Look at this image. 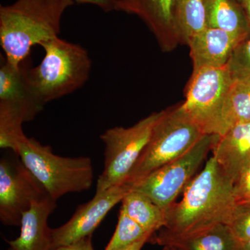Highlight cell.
Here are the masks:
<instances>
[{
  "label": "cell",
  "mask_w": 250,
  "mask_h": 250,
  "mask_svg": "<svg viewBox=\"0 0 250 250\" xmlns=\"http://www.w3.org/2000/svg\"><path fill=\"white\" fill-rule=\"evenodd\" d=\"M236 205L233 182L212 156L186 188L182 201L166 210L165 227L149 242L165 246L226 224Z\"/></svg>",
  "instance_id": "obj_1"
},
{
  "label": "cell",
  "mask_w": 250,
  "mask_h": 250,
  "mask_svg": "<svg viewBox=\"0 0 250 250\" xmlns=\"http://www.w3.org/2000/svg\"><path fill=\"white\" fill-rule=\"evenodd\" d=\"M73 0H17L0 7V45L14 66L31 57L35 45L59 36L61 21Z\"/></svg>",
  "instance_id": "obj_2"
},
{
  "label": "cell",
  "mask_w": 250,
  "mask_h": 250,
  "mask_svg": "<svg viewBox=\"0 0 250 250\" xmlns=\"http://www.w3.org/2000/svg\"><path fill=\"white\" fill-rule=\"evenodd\" d=\"M45 56L40 64L29 69L31 85L44 103L80 89L90 77L92 61L79 44L54 37L42 42Z\"/></svg>",
  "instance_id": "obj_3"
},
{
  "label": "cell",
  "mask_w": 250,
  "mask_h": 250,
  "mask_svg": "<svg viewBox=\"0 0 250 250\" xmlns=\"http://www.w3.org/2000/svg\"><path fill=\"white\" fill-rule=\"evenodd\" d=\"M16 154L54 201L67 193L89 190L93 185V166L89 157L57 155L50 146L27 136L19 143Z\"/></svg>",
  "instance_id": "obj_4"
},
{
  "label": "cell",
  "mask_w": 250,
  "mask_h": 250,
  "mask_svg": "<svg viewBox=\"0 0 250 250\" xmlns=\"http://www.w3.org/2000/svg\"><path fill=\"white\" fill-rule=\"evenodd\" d=\"M31 58L18 66L6 60L0 67V147L14 149L25 136L22 124L33 121L43 110L29 80Z\"/></svg>",
  "instance_id": "obj_5"
},
{
  "label": "cell",
  "mask_w": 250,
  "mask_h": 250,
  "mask_svg": "<svg viewBox=\"0 0 250 250\" xmlns=\"http://www.w3.org/2000/svg\"><path fill=\"white\" fill-rule=\"evenodd\" d=\"M181 108V104L163 111L150 139L126 181L132 186L187 152L204 136Z\"/></svg>",
  "instance_id": "obj_6"
},
{
  "label": "cell",
  "mask_w": 250,
  "mask_h": 250,
  "mask_svg": "<svg viewBox=\"0 0 250 250\" xmlns=\"http://www.w3.org/2000/svg\"><path fill=\"white\" fill-rule=\"evenodd\" d=\"M233 82L228 65L192 71L181 108L204 134L221 136L229 129L226 105Z\"/></svg>",
  "instance_id": "obj_7"
},
{
  "label": "cell",
  "mask_w": 250,
  "mask_h": 250,
  "mask_svg": "<svg viewBox=\"0 0 250 250\" xmlns=\"http://www.w3.org/2000/svg\"><path fill=\"white\" fill-rule=\"evenodd\" d=\"M162 113H152L130 127L110 128L100 136L105 145L104 164L95 193L126 184Z\"/></svg>",
  "instance_id": "obj_8"
},
{
  "label": "cell",
  "mask_w": 250,
  "mask_h": 250,
  "mask_svg": "<svg viewBox=\"0 0 250 250\" xmlns=\"http://www.w3.org/2000/svg\"><path fill=\"white\" fill-rule=\"evenodd\" d=\"M218 137L204 135L187 152L133 184L131 190L144 194L166 212L191 182Z\"/></svg>",
  "instance_id": "obj_9"
},
{
  "label": "cell",
  "mask_w": 250,
  "mask_h": 250,
  "mask_svg": "<svg viewBox=\"0 0 250 250\" xmlns=\"http://www.w3.org/2000/svg\"><path fill=\"white\" fill-rule=\"evenodd\" d=\"M42 184L21 161H0V220L21 226L22 215L33 202L48 196Z\"/></svg>",
  "instance_id": "obj_10"
},
{
  "label": "cell",
  "mask_w": 250,
  "mask_h": 250,
  "mask_svg": "<svg viewBox=\"0 0 250 250\" xmlns=\"http://www.w3.org/2000/svg\"><path fill=\"white\" fill-rule=\"evenodd\" d=\"M131 190V186L125 184L95 193L91 200L77 208L66 223L58 228L52 229L53 250L92 236L108 212L123 201Z\"/></svg>",
  "instance_id": "obj_11"
},
{
  "label": "cell",
  "mask_w": 250,
  "mask_h": 250,
  "mask_svg": "<svg viewBox=\"0 0 250 250\" xmlns=\"http://www.w3.org/2000/svg\"><path fill=\"white\" fill-rule=\"evenodd\" d=\"M176 0H118L116 11L135 15L146 23L164 52L182 44L175 14Z\"/></svg>",
  "instance_id": "obj_12"
},
{
  "label": "cell",
  "mask_w": 250,
  "mask_h": 250,
  "mask_svg": "<svg viewBox=\"0 0 250 250\" xmlns=\"http://www.w3.org/2000/svg\"><path fill=\"white\" fill-rule=\"evenodd\" d=\"M56 207L57 202L49 195L33 202L22 215L19 237L7 241L8 250H53L48 218Z\"/></svg>",
  "instance_id": "obj_13"
},
{
  "label": "cell",
  "mask_w": 250,
  "mask_h": 250,
  "mask_svg": "<svg viewBox=\"0 0 250 250\" xmlns=\"http://www.w3.org/2000/svg\"><path fill=\"white\" fill-rule=\"evenodd\" d=\"M242 41L226 31L207 27L188 42L192 71L205 67L228 65L237 45Z\"/></svg>",
  "instance_id": "obj_14"
},
{
  "label": "cell",
  "mask_w": 250,
  "mask_h": 250,
  "mask_svg": "<svg viewBox=\"0 0 250 250\" xmlns=\"http://www.w3.org/2000/svg\"><path fill=\"white\" fill-rule=\"evenodd\" d=\"M213 156L233 184L250 161V123H238L219 136Z\"/></svg>",
  "instance_id": "obj_15"
},
{
  "label": "cell",
  "mask_w": 250,
  "mask_h": 250,
  "mask_svg": "<svg viewBox=\"0 0 250 250\" xmlns=\"http://www.w3.org/2000/svg\"><path fill=\"white\" fill-rule=\"evenodd\" d=\"M207 27L220 29L241 41L250 36V24L236 0H204Z\"/></svg>",
  "instance_id": "obj_16"
},
{
  "label": "cell",
  "mask_w": 250,
  "mask_h": 250,
  "mask_svg": "<svg viewBox=\"0 0 250 250\" xmlns=\"http://www.w3.org/2000/svg\"><path fill=\"white\" fill-rule=\"evenodd\" d=\"M121 208L147 232L154 235L165 227L166 212L141 192L131 190L122 201Z\"/></svg>",
  "instance_id": "obj_17"
},
{
  "label": "cell",
  "mask_w": 250,
  "mask_h": 250,
  "mask_svg": "<svg viewBox=\"0 0 250 250\" xmlns=\"http://www.w3.org/2000/svg\"><path fill=\"white\" fill-rule=\"evenodd\" d=\"M168 245L178 250H237L236 238L225 224H220L205 232L177 240Z\"/></svg>",
  "instance_id": "obj_18"
},
{
  "label": "cell",
  "mask_w": 250,
  "mask_h": 250,
  "mask_svg": "<svg viewBox=\"0 0 250 250\" xmlns=\"http://www.w3.org/2000/svg\"><path fill=\"white\" fill-rule=\"evenodd\" d=\"M175 14L182 44L207 27L204 0H176Z\"/></svg>",
  "instance_id": "obj_19"
},
{
  "label": "cell",
  "mask_w": 250,
  "mask_h": 250,
  "mask_svg": "<svg viewBox=\"0 0 250 250\" xmlns=\"http://www.w3.org/2000/svg\"><path fill=\"white\" fill-rule=\"evenodd\" d=\"M229 129L238 123H250V83L233 81L226 105Z\"/></svg>",
  "instance_id": "obj_20"
},
{
  "label": "cell",
  "mask_w": 250,
  "mask_h": 250,
  "mask_svg": "<svg viewBox=\"0 0 250 250\" xmlns=\"http://www.w3.org/2000/svg\"><path fill=\"white\" fill-rule=\"evenodd\" d=\"M152 236L130 218L121 208L116 230L104 250H123L143 238H151Z\"/></svg>",
  "instance_id": "obj_21"
},
{
  "label": "cell",
  "mask_w": 250,
  "mask_h": 250,
  "mask_svg": "<svg viewBox=\"0 0 250 250\" xmlns=\"http://www.w3.org/2000/svg\"><path fill=\"white\" fill-rule=\"evenodd\" d=\"M228 65L234 82L250 83V36L237 45Z\"/></svg>",
  "instance_id": "obj_22"
},
{
  "label": "cell",
  "mask_w": 250,
  "mask_h": 250,
  "mask_svg": "<svg viewBox=\"0 0 250 250\" xmlns=\"http://www.w3.org/2000/svg\"><path fill=\"white\" fill-rule=\"evenodd\" d=\"M225 225L237 241L250 238V203L236 204Z\"/></svg>",
  "instance_id": "obj_23"
},
{
  "label": "cell",
  "mask_w": 250,
  "mask_h": 250,
  "mask_svg": "<svg viewBox=\"0 0 250 250\" xmlns=\"http://www.w3.org/2000/svg\"><path fill=\"white\" fill-rule=\"evenodd\" d=\"M236 204L250 203V161L233 184Z\"/></svg>",
  "instance_id": "obj_24"
},
{
  "label": "cell",
  "mask_w": 250,
  "mask_h": 250,
  "mask_svg": "<svg viewBox=\"0 0 250 250\" xmlns=\"http://www.w3.org/2000/svg\"><path fill=\"white\" fill-rule=\"evenodd\" d=\"M73 1L77 4L95 5L104 12H111L116 11L118 0H73Z\"/></svg>",
  "instance_id": "obj_25"
},
{
  "label": "cell",
  "mask_w": 250,
  "mask_h": 250,
  "mask_svg": "<svg viewBox=\"0 0 250 250\" xmlns=\"http://www.w3.org/2000/svg\"><path fill=\"white\" fill-rule=\"evenodd\" d=\"M54 250H95L92 243V236L86 237L80 241L56 248Z\"/></svg>",
  "instance_id": "obj_26"
},
{
  "label": "cell",
  "mask_w": 250,
  "mask_h": 250,
  "mask_svg": "<svg viewBox=\"0 0 250 250\" xmlns=\"http://www.w3.org/2000/svg\"><path fill=\"white\" fill-rule=\"evenodd\" d=\"M149 238H150V237H147V238H143V239L141 240V241L136 242V243H134V244L127 247V248H125V249L123 250H141L143 247L144 246V245L146 244V243H148V242H149Z\"/></svg>",
  "instance_id": "obj_27"
},
{
  "label": "cell",
  "mask_w": 250,
  "mask_h": 250,
  "mask_svg": "<svg viewBox=\"0 0 250 250\" xmlns=\"http://www.w3.org/2000/svg\"><path fill=\"white\" fill-rule=\"evenodd\" d=\"M244 10L245 14L250 24V0H236Z\"/></svg>",
  "instance_id": "obj_28"
},
{
  "label": "cell",
  "mask_w": 250,
  "mask_h": 250,
  "mask_svg": "<svg viewBox=\"0 0 250 250\" xmlns=\"http://www.w3.org/2000/svg\"><path fill=\"white\" fill-rule=\"evenodd\" d=\"M237 250H250V238L244 241H237Z\"/></svg>",
  "instance_id": "obj_29"
},
{
  "label": "cell",
  "mask_w": 250,
  "mask_h": 250,
  "mask_svg": "<svg viewBox=\"0 0 250 250\" xmlns=\"http://www.w3.org/2000/svg\"><path fill=\"white\" fill-rule=\"evenodd\" d=\"M162 250H178L175 247L173 246H170V245H167V246H164Z\"/></svg>",
  "instance_id": "obj_30"
}]
</instances>
